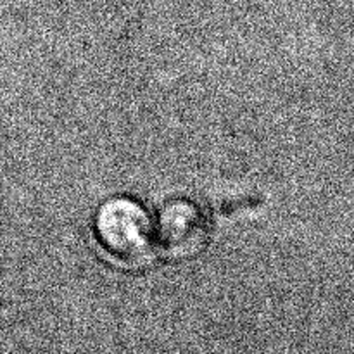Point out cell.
<instances>
[{
	"instance_id": "2",
	"label": "cell",
	"mask_w": 354,
	"mask_h": 354,
	"mask_svg": "<svg viewBox=\"0 0 354 354\" xmlns=\"http://www.w3.org/2000/svg\"><path fill=\"white\" fill-rule=\"evenodd\" d=\"M154 227L156 241L173 258H189L203 251L211 234L206 211L187 199H175L166 204Z\"/></svg>"
},
{
	"instance_id": "1",
	"label": "cell",
	"mask_w": 354,
	"mask_h": 354,
	"mask_svg": "<svg viewBox=\"0 0 354 354\" xmlns=\"http://www.w3.org/2000/svg\"><path fill=\"white\" fill-rule=\"evenodd\" d=\"M93 234L100 249L113 261L142 266L154 254L156 227L147 211L131 199L107 201L97 211Z\"/></svg>"
}]
</instances>
